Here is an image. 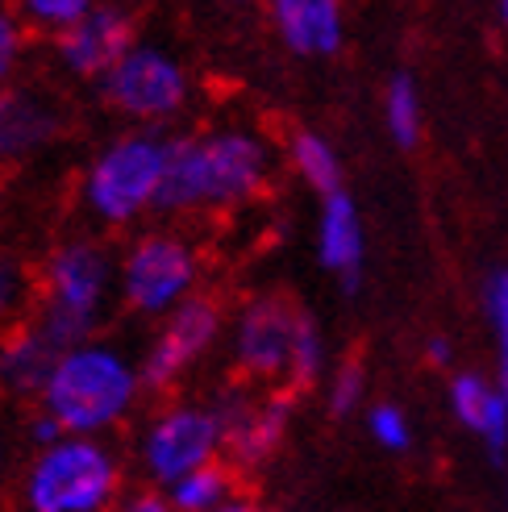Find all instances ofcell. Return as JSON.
<instances>
[{
    "instance_id": "cell-1",
    "label": "cell",
    "mask_w": 508,
    "mask_h": 512,
    "mask_svg": "<svg viewBox=\"0 0 508 512\" xmlns=\"http://www.w3.org/2000/svg\"><path fill=\"white\" fill-rule=\"evenodd\" d=\"M275 179V146L254 125H209L175 134L167 184L159 196L163 217H217L254 204Z\"/></svg>"
},
{
    "instance_id": "cell-2",
    "label": "cell",
    "mask_w": 508,
    "mask_h": 512,
    "mask_svg": "<svg viewBox=\"0 0 508 512\" xmlns=\"http://www.w3.org/2000/svg\"><path fill=\"white\" fill-rule=\"evenodd\" d=\"M117 300V250L100 234H63L38 263L34 325L63 354L96 342Z\"/></svg>"
},
{
    "instance_id": "cell-3",
    "label": "cell",
    "mask_w": 508,
    "mask_h": 512,
    "mask_svg": "<svg viewBox=\"0 0 508 512\" xmlns=\"http://www.w3.org/2000/svg\"><path fill=\"white\" fill-rule=\"evenodd\" d=\"M171 146V130H138V125H125L105 138L80 171V188H75L80 213L105 234H121V229L138 234L142 221L159 213Z\"/></svg>"
},
{
    "instance_id": "cell-4",
    "label": "cell",
    "mask_w": 508,
    "mask_h": 512,
    "mask_svg": "<svg viewBox=\"0 0 508 512\" xmlns=\"http://www.w3.org/2000/svg\"><path fill=\"white\" fill-rule=\"evenodd\" d=\"M142 396L138 358L109 338H96L59 358L42 408L63 425L67 438H113L138 413Z\"/></svg>"
},
{
    "instance_id": "cell-5",
    "label": "cell",
    "mask_w": 508,
    "mask_h": 512,
    "mask_svg": "<svg viewBox=\"0 0 508 512\" xmlns=\"http://www.w3.org/2000/svg\"><path fill=\"white\" fill-rule=\"evenodd\" d=\"M121 496V450L109 438H63L30 450L13 483V512H109Z\"/></svg>"
},
{
    "instance_id": "cell-6",
    "label": "cell",
    "mask_w": 508,
    "mask_h": 512,
    "mask_svg": "<svg viewBox=\"0 0 508 512\" xmlns=\"http://www.w3.org/2000/svg\"><path fill=\"white\" fill-rule=\"evenodd\" d=\"M205 279V259L188 234L171 225H146L117 250V300L138 321H163L188 304Z\"/></svg>"
},
{
    "instance_id": "cell-7",
    "label": "cell",
    "mask_w": 508,
    "mask_h": 512,
    "mask_svg": "<svg viewBox=\"0 0 508 512\" xmlns=\"http://www.w3.org/2000/svg\"><path fill=\"white\" fill-rule=\"evenodd\" d=\"M134 467L142 471L146 488L167 492L171 483L188 479L192 471H205L225 463V425L205 400H167L134 429Z\"/></svg>"
},
{
    "instance_id": "cell-8",
    "label": "cell",
    "mask_w": 508,
    "mask_h": 512,
    "mask_svg": "<svg viewBox=\"0 0 508 512\" xmlns=\"http://www.w3.org/2000/svg\"><path fill=\"white\" fill-rule=\"evenodd\" d=\"M96 88L100 100L138 130H167L192 105V75L184 59L155 38H138Z\"/></svg>"
},
{
    "instance_id": "cell-9",
    "label": "cell",
    "mask_w": 508,
    "mask_h": 512,
    "mask_svg": "<svg viewBox=\"0 0 508 512\" xmlns=\"http://www.w3.org/2000/svg\"><path fill=\"white\" fill-rule=\"evenodd\" d=\"M225 338H230V309L221 304V296L196 292L188 304H180L155 325L146 350L138 354L146 396L175 392L200 363H209Z\"/></svg>"
},
{
    "instance_id": "cell-10",
    "label": "cell",
    "mask_w": 508,
    "mask_h": 512,
    "mask_svg": "<svg viewBox=\"0 0 508 512\" xmlns=\"http://www.w3.org/2000/svg\"><path fill=\"white\" fill-rule=\"evenodd\" d=\"M300 313L304 309L284 292L246 296L238 313H230V338L225 342H230V367L242 383L259 392H279V383H288Z\"/></svg>"
},
{
    "instance_id": "cell-11",
    "label": "cell",
    "mask_w": 508,
    "mask_h": 512,
    "mask_svg": "<svg viewBox=\"0 0 508 512\" xmlns=\"http://www.w3.org/2000/svg\"><path fill=\"white\" fill-rule=\"evenodd\" d=\"M213 413L225 425V463L234 471H259L284 450L292 421H296V400L292 392H259L250 383L234 379L209 392Z\"/></svg>"
},
{
    "instance_id": "cell-12",
    "label": "cell",
    "mask_w": 508,
    "mask_h": 512,
    "mask_svg": "<svg viewBox=\"0 0 508 512\" xmlns=\"http://www.w3.org/2000/svg\"><path fill=\"white\" fill-rule=\"evenodd\" d=\"M67 138V109L46 84L17 80L0 92V167H25Z\"/></svg>"
},
{
    "instance_id": "cell-13",
    "label": "cell",
    "mask_w": 508,
    "mask_h": 512,
    "mask_svg": "<svg viewBox=\"0 0 508 512\" xmlns=\"http://www.w3.org/2000/svg\"><path fill=\"white\" fill-rule=\"evenodd\" d=\"M138 42V17L125 5H92V13L75 25L71 34H63L50 55L55 67L67 80L80 84H100L105 75L125 59V50Z\"/></svg>"
},
{
    "instance_id": "cell-14",
    "label": "cell",
    "mask_w": 508,
    "mask_h": 512,
    "mask_svg": "<svg viewBox=\"0 0 508 512\" xmlns=\"http://www.w3.org/2000/svg\"><path fill=\"white\" fill-rule=\"evenodd\" d=\"M446 404L471 438H479L492 463H508V396L500 392L496 375L479 367H459L446 379Z\"/></svg>"
},
{
    "instance_id": "cell-15",
    "label": "cell",
    "mask_w": 508,
    "mask_h": 512,
    "mask_svg": "<svg viewBox=\"0 0 508 512\" xmlns=\"http://www.w3.org/2000/svg\"><path fill=\"white\" fill-rule=\"evenodd\" d=\"M317 263L338 279L346 296H359L363 267H367V229L354 196L342 188L334 196H321L317 213Z\"/></svg>"
},
{
    "instance_id": "cell-16",
    "label": "cell",
    "mask_w": 508,
    "mask_h": 512,
    "mask_svg": "<svg viewBox=\"0 0 508 512\" xmlns=\"http://www.w3.org/2000/svg\"><path fill=\"white\" fill-rule=\"evenodd\" d=\"M279 46L292 59H338L346 50V9L338 0H275L267 9Z\"/></svg>"
},
{
    "instance_id": "cell-17",
    "label": "cell",
    "mask_w": 508,
    "mask_h": 512,
    "mask_svg": "<svg viewBox=\"0 0 508 512\" xmlns=\"http://www.w3.org/2000/svg\"><path fill=\"white\" fill-rule=\"evenodd\" d=\"M63 350L50 342L34 321L17 325L13 334L0 338V396L17 404H42L46 383L55 375Z\"/></svg>"
},
{
    "instance_id": "cell-18",
    "label": "cell",
    "mask_w": 508,
    "mask_h": 512,
    "mask_svg": "<svg viewBox=\"0 0 508 512\" xmlns=\"http://www.w3.org/2000/svg\"><path fill=\"white\" fill-rule=\"evenodd\" d=\"M284 155H288V167L296 171V179H304L313 192H321V196L342 192L346 167H342L338 146L325 134L309 130V125H296V130L288 134V142H284Z\"/></svg>"
},
{
    "instance_id": "cell-19",
    "label": "cell",
    "mask_w": 508,
    "mask_h": 512,
    "mask_svg": "<svg viewBox=\"0 0 508 512\" xmlns=\"http://www.w3.org/2000/svg\"><path fill=\"white\" fill-rule=\"evenodd\" d=\"M38 304V271L13 246H0V338L34 317Z\"/></svg>"
},
{
    "instance_id": "cell-20",
    "label": "cell",
    "mask_w": 508,
    "mask_h": 512,
    "mask_svg": "<svg viewBox=\"0 0 508 512\" xmlns=\"http://www.w3.org/2000/svg\"><path fill=\"white\" fill-rule=\"evenodd\" d=\"M384 130L400 150H413L425 130V105L413 71H392L384 84Z\"/></svg>"
},
{
    "instance_id": "cell-21",
    "label": "cell",
    "mask_w": 508,
    "mask_h": 512,
    "mask_svg": "<svg viewBox=\"0 0 508 512\" xmlns=\"http://www.w3.org/2000/svg\"><path fill=\"white\" fill-rule=\"evenodd\" d=\"M329 379V342H325V329L321 321L304 309L300 325H296V342H292V363H288V392H304V388H317V383Z\"/></svg>"
},
{
    "instance_id": "cell-22",
    "label": "cell",
    "mask_w": 508,
    "mask_h": 512,
    "mask_svg": "<svg viewBox=\"0 0 508 512\" xmlns=\"http://www.w3.org/2000/svg\"><path fill=\"white\" fill-rule=\"evenodd\" d=\"M171 500L175 512H217L221 504H230L238 492H234V467L230 463H213L205 471H192L188 479L171 483L163 492Z\"/></svg>"
},
{
    "instance_id": "cell-23",
    "label": "cell",
    "mask_w": 508,
    "mask_h": 512,
    "mask_svg": "<svg viewBox=\"0 0 508 512\" xmlns=\"http://www.w3.org/2000/svg\"><path fill=\"white\" fill-rule=\"evenodd\" d=\"M88 13H92V0H21L17 5V17L25 21V30L42 34L50 42L71 34Z\"/></svg>"
},
{
    "instance_id": "cell-24",
    "label": "cell",
    "mask_w": 508,
    "mask_h": 512,
    "mask_svg": "<svg viewBox=\"0 0 508 512\" xmlns=\"http://www.w3.org/2000/svg\"><path fill=\"white\" fill-rule=\"evenodd\" d=\"M479 300H484V317H488L492 342H496V383L508 396V263L488 271Z\"/></svg>"
},
{
    "instance_id": "cell-25",
    "label": "cell",
    "mask_w": 508,
    "mask_h": 512,
    "mask_svg": "<svg viewBox=\"0 0 508 512\" xmlns=\"http://www.w3.org/2000/svg\"><path fill=\"white\" fill-rule=\"evenodd\" d=\"M363 425H367V438H371L379 450H384V454H409L413 442H417L413 417L404 413L396 400H375V404H367Z\"/></svg>"
},
{
    "instance_id": "cell-26",
    "label": "cell",
    "mask_w": 508,
    "mask_h": 512,
    "mask_svg": "<svg viewBox=\"0 0 508 512\" xmlns=\"http://www.w3.org/2000/svg\"><path fill=\"white\" fill-rule=\"evenodd\" d=\"M325 413L334 421H346L354 413H367V367L359 358H346L325 379Z\"/></svg>"
},
{
    "instance_id": "cell-27",
    "label": "cell",
    "mask_w": 508,
    "mask_h": 512,
    "mask_svg": "<svg viewBox=\"0 0 508 512\" xmlns=\"http://www.w3.org/2000/svg\"><path fill=\"white\" fill-rule=\"evenodd\" d=\"M30 38L34 34L25 30L17 9L0 5V92L21 80V67H25V59H30Z\"/></svg>"
},
{
    "instance_id": "cell-28",
    "label": "cell",
    "mask_w": 508,
    "mask_h": 512,
    "mask_svg": "<svg viewBox=\"0 0 508 512\" xmlns=\"http://www.w3.org/2000/svg\"><path fill=\"white\" fill-rule=\"evenodd\" d=\"M63 438H67L63 425L50 417L42 404H34L30 417H25V446H30V450H46V446H55V442H63Z\"/></svg>"
},
{
    "instance_id": "cell-29",
    "label": "cell",
    "mask_w": 508,
    "mask_h": 512,
    "mask_svg": "<svg viewBox=\"0 0 508 512\" xmlns=\"http://www.w3.org/2000/svg\"><path fill=\"white\" fill-rule=\"evenodd\" d=\"M109 512H175V508L159 488H146L142 483V488H125V496Z\"/></svg>"
},
{
    "instance_id": "cell-30",
    "label": "cell",
    "mask_w": 508,
    "mask_h": 512,
    "mask_svg": "<svg viewBox=\"0 0 508 512\" xmlns=\"http://www.w3.org/2000/svg\"><path fill=\"white\" fill-rule=\"evenodd\" d=\"M425 358H429V363H434V367H454V342L446 338V334H434V338H429L425 342Z\"/></svg>"
},
{
    "instance_id": "cell-31",
    "label": "cell",
    "mask_w": 508,
    "mask_h": 512,
    "mask_svg": "<svg viewBox=\"0 0 508 512\" xmlns=\"http://www.w3.org/2000/svg\"><path fill=\"white\" fill-rule=\"evenodd\" d=\"M217 512H263V508H259V504H254L250 496H234L230 504H221Z\"/></svg>"
},
{
    "instance_id": "cell-32",
    "label": "cell",
    "mask_w": 508,
    "mask_h": 512,
    "mask_svg": "<svg viewBox=\"0 0 508 512\" xmlns=\"http://www.w3.org/2000/svg\"><path fill=\"white\" fill-rule=\"evenodd\" d=\"M496 21H500V30H508V0H500V5H496Z\"/></svg>"
},
{
    "instance_id": "cell-33",
    "label": "cell",
    "mask_w": 508,
    "mask_h": 512,
    "mask_svg": "<svg viewBox=\"0 0 508 512\" xmlns=\"http://www.w3.org/2000/svg\"><path fill=\"white\" fill-rule=\"evenodd\" d=\"M500 496H504V512H508V471H504V488H500Z\"/></svg>"
},
{
    "instance_id": "cell-34",
    "label": "cell",
    "mask_w": 508,
    "mask_h": 512,
    "mask_svg": "<svg viewBox=\"0 0 508 512\" xmlns=\"http://www.w3.org/2000/svg\"><path fill=\"white\" fill-rule=\"evenodd\" d=\"M5 458H9V450H5V442H0V467H5Z\"/></svg>"
},
{
    "instance_id": "cell-35",
    "label": "cell",
    "mask_w": 508,
    "mask_h": 512,
    "mask_svg": "<svg viewBox=\"0 0 508 512\" xmlns=\"http://www.w3.org/2000/svg\"><path fill=\"white\" fill-rule=\"evenodd\" d=\"M0 400H5V396H0Z\"/></svg>"
}]
</instances>
